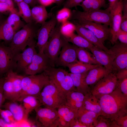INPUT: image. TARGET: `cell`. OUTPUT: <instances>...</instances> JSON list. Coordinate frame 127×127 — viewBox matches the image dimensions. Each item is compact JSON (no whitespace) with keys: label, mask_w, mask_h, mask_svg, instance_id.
<instances>
[{"label":"cell","mask_w":127,"mask_h":127,"mask_svg":"<svg viewBox=\"0 0 127 127\" xmlns=\"http://www.w3.org/2000/svg\"><path fill=\"white\" fill-rule=\"evenodd\" d=\"M98 99L101 115L115 121L119 116L127 114V96L117 88Z\"/></svg>","instance_id":"6da1fadb"},{"label":"cell","mask_w":127,"mask_h":127,"mask_svg":"<svg viewBox=\"0 0 127 127\" xmlns=\"http://www.w3.org/2000/svg\"><path fill=\"white\" fill-rule=\"evenodd\" d=\"M37 31L32 22L27 23L15 33L9 46L15 55L23 51L27 46L35 43L34 39Z\"/></svg>","instance_id":"7a4b0ae2"},{"label":"cell","mask_w":127,"mask_h":127,"mask_svg":"<svg viewBox=\"0 0 127 127\" xmlns=\"http://www.w3.org/2000/svg\"><path fill=\"white\" fill-rule=\"evenodd\" d=\"M45 107L57 108L65 105L66 95L60 91L50 81L36 97Z\"/></svg>","instance_id":"3957f363"},{"label":"cell","mask_w":127,"mask_h":127,"mask_svg":"<svg viewBox=\"0 0 127 127\" xmlns=\"http://www.w3.org/2000/svg\"><path fill=\"white\" fill-rule=\"evenodd\" d=\"M110 9L108 7L105 9H99L87 12L73 10L71 20H83L99 23L110 26L111 23Z\"/></svg>","instance_id":"277c9868"},{"label":"cell","mask_w":127,"mask_h":127,"mask_svg":"<svg viewBox=\"0 0 127 127\" xmlns=\"http://www.w3.org/2000/svg\"><path fill=\"white\" fill-rule=\"evenodd\" d=\"M51 31L44 53L49 59L52 67H54L62 46V35L60 26L56 25Z\"/></svg>","instance_id":"5b68a950"},{"label":"cell","mask_w":127,"mask_h":127,"mask_svg":"<svg viewBox=\"0 0 127 127\" xmlns=\"http://www.w3.org/2000/svg\"><path fill=\"white\" fill-rule=\"evenodd\" d=\"M117 81L115 73L110 72L92 86L90 92L99 99L114 91L116 88Z\"/></svg>","instance_id":"8992f818"},{"label":"cell","mask_w":127,"mask_h":127,"mask_svg":"<svg viewBox=\"0 0 127 127\" xmlns=\"http://www.w3.org/2000/svg\"><path fill=\"white\" fill-rule=\"evenodd\" d=\"M62 35V46L55 65L67 67L69 64L78 61L76 53L77 47L70 44Z\"/></svg>","instance_id":"52a82bcc"},{"label":"cell","mask_w":127,"mask_h":127,"mask_svg":"<svg viewBox=\"0 0 127 127\" xmlns=\"http://www.w3.org/2000/svg\"><path fill=\"white\" fill-rule=\"evenodd\" d=\"M34 110L37 118L42 127H58L59 116L56 108L40 106Z\"/></svg>","instance_id":"ba28073f"},{"label":"cell","mask_w":127,"mask_h":127,"mask_svg":"<svg viewBox=\"0 0 127 127\" xmlns=\"http://www.w3.org/2000/svg\"><path fill=\"white\" fill-rule=\"evenodd\" d=\"M123 0H119L110 10L111 17L110 28L111 36V42L113 44L117 42V33L120 29L123 15Z\"/></svg>","instance_id":"9c48e42d"},{"label":"cell","mask_w":127,"mask_h":127,"mask_svg":"<svg viewBox=\"0 0 127 127\" xmlns=\"http://www.w3.org/2000/svg\"><path fill=\"white\" fill-rule=\"evenodd\" d=\"M57 22L54 16L48 21H45L38 30L37 45L40 53H44L45 47L48 41L50 33L57 25Z\"/></svg>","instance_id":"30bf717a"},{"label":"cell","mask_w":127,"mask_h":127,"mask_svg":"<svg viewBox=\"0 0 127 127\" xmlns=\"http://www.w3.org/2000/svg\"><path fill=\"white\" fill-rule=\"evenodd\" d=\"M50 67V61L46 55L44 53L37 52L34 55L31 63L24 71L28 75H34L44 72Z\"/></svg>","instance_id":"8fae6325"},{"label":"cell","mask_w":127,"mask_h":127,"mask_svg":"<svg viewBox=\"0 0 127 127\" xmlns=\"http://www.w3.org/2000/svg\"><path fill=\"white\" fill-rule=\"evenodd\" d=\"M111 49L115 57L112 64V72L116 73L127 67V44L117 43Z\"/></svg>","instance_id":"7c38bea8"},{"label":"cell","mask_w":127,"mask_h":127,"mask_svg":"<svg viewBox=\"0 0 127 127\" xmlns=\"http://www.w3.org/2000/svg\"><path fill=\"white\" fill-rule=\"evenodd\" d=\"M73 20L90 30L103 44L111 35L110 28L107 25L85 20Z\"/></svg>","instance_id":"4fadbf2b"},{"label":"cell","mask_w":127,"mask_h":127,"mask_svg":"<svg viewBox=\"0 0 127 127\" xmlns=\"http://www.w3.org/2000/svg\"><path fill=\"white\" fill-rule=\"evenodd\" d=\"M15 56L9 46L0 44V75L16 67Z\"/></svg>","instance_id":"5bb4252c"},{"label":"cell","mask_w":127,"mask_h":127,"mask_svg":"<svg viewBox=\"0 0 127 127\" xmlns=\"http://www.w3.org/2000/svg\"><path fill=\"white\" fill-rule=\"evenodd\" d=\"M49 82L48 76L44 72L40 74L36 75L33 81L27 90L21 96L18 101H22L24 98L28 96L37 97L44 86Z\"/></svg>","instance_id":"9a60e30c"},{"label":"cell","mask_w":127,"mask_h":127,"mask_svg":"<svg viewBox=\"0 0 127 127\" xmlns=\"http://www.w3.org/2000/svg\"><path fill=\"white\" fill-rule=\"evenodd\" d=\"M97 62L110 72H112V64L115 56L112 52H108L94 46L89 49Z\"/></svg>","instance_id":"2e32d148"},{"label":"cell","mask_w":127,"mask_h":127,"mask_svg":"<svg viewBox=\"0 0 127 127\" xmlns=\"http://www.w3.org/2000/svg\"><path fill=\"white\" fill-rule=\"evenodd\" d=\"M36 47L35 43L15 55L16 67L24 71L31 63L34 55L37 53Z\"/></svg>","instance_id":"e0dca14e"},{"label":"cell","mask_w":127,"mask_h":127,"mask_svg":"<svg viewBox=\"0 0 127 127\" xmlns=\"http://www.w3.org/2000/svg\"><path fill=\"white\" fill-rule=\"evenodd\" d=\"M72 20V23L75 27V31L78 35L83 37L93 45L100 49L108 52H112L111 49H108L106 47L90 30L81 26L74 20Z\"/></svg>","instance_id":"ac0fdd59"},{"label":"cell","mask_w":127,"mask_h":127,"mask_svg":"<svg viewBox=\"0 0 127 127\" xmlns=\"http://www.w3.org/2000/svg\"><path fill=\"white\" fill-rule=\"evenodd\" d=\"M16 102L11 101L2 105L1 107L11 112L16 122L27 121L28 115L23 105L18 104Z\"/></svg>","instance_id":"d6986e66"},{"label":"cell","mask_w":127,"mask_h":127,"mask_svg":"<svg viewBox=\"0 0 127 127\" xmlns=\"http://www.w3.org/2000/svg\"><path fill=\"white\" fill-rule=\"evenodd\" d=\"M48 76L50 81L60 90L61 86L64 82L66 74L68 73L60 68L50 67L43 72Z\"/></svg>","instance_id":"ffe728a7"},{"label":"cell","mask_w":127,"mask_h":127,"mask_svg":"<svg viewBox=\"0 0 127 127\" xmlns=\"http://www.w3.org/2000/svg\"><path fill=\"white\" fill-rule=\"evenodd\" d=\"M110 72L103 66H98L88 71L85 78V82L89 86H92Z\"/></svg>","instance_id":"44dd1931"},{"label":"cell","mask_w":127,"mask_h":127,"mask_svg":"<svg viewBox=\"0 0 127 127\" xmlns=\"http://www.w3.org/2000/svg\"><path fill=\"white\" fill-rule=\"evenodd\" d=\"M88 71L81 74L69 73L76 91L84 95L90 92V87L86 83L85 81V78Z\"/></svg>","instance_id":"7402d4cb"},{"label":"cell","mask_w":127,"mask_h":127,"mask_svg":"<svg viewBox=\"0 0 127 127\" xmlns=\"http://www.w3.org/2000/svg\"><path fill=\"white\" fill-rule=\"evenodd\" d=\"M99 115L81 107L77 111L76 118L86 127H94V124Z\"/></svg>","instance_id":"603a6c76"},{"label":"cell","mask_w":127,"mask_h":127,"mask_svg":"<svg viewBox=\"0 0 127 127\" xmlns=\"http://www.w3.org/2000/svg\"><path fill=\"white\" fill-rule=\"evenodd\" d=\"M85 95L77 91L68 92L66 94L65 105L77 111L82 106Z\"/></svg>","instance_id":"cb8c5ba5"},{"label":"cell","mask_w":127,"mask_h":127,"mask_svg":"<svg viewBox=\"0 0 127 127\" xmlns=\"http://www.w3.org/2000/svg\"><path fill=\"white\" fill-rule=\"evenodd\" d=\"M85 98L81 107L85 109L101 115V109L99 99L90 92L85 95Z\"/></svg>","instance_id":"d4e9b609"},{"label":"cell","mask_w":127,"mask_h":127,"mask_svg":"<svg viewBox=\"0 0 127 127\" xmlns=\"http://www.w3.org/2000/svg\"><path fill=\"white\" fill-rule=\"evenodd\" d=\"M12 79L14 90V102L18 101L22 91V81L23 76L18 75L12 70L9 71Z\"/></svg>","instance_id":"484cf974"},{"label":"cell","mask_w":127,"mask_h":127,"mask_svg":"<svg viewBox=\"0 0 127 127\" xmlns=\"http://www.w3.org/2000/svg\"><path fill=\"white\" fill-rule=\"evenodd\" d=\"M31 12L33 20L36 23L42 24L45 21L48 16L45 6L42 5L33 7Z\"/></svg>","instance_id":"4316f807"},{"label":"cell","mask_w":127,"mask_h":127,"mask_svg":"<svg viewBox=\"0 0 127 127\" xmlns=\"http://www.w3.org/2000/svg\"><path fill=\"white\" fill-rule=\"evenodd\" d=\"M3 88L4 98L14 102L13 85L11 76L9 71L4 77Z\"/></svg>","instance_id":"83f0119b"},{"label":"cell","mask_w":127,"mask_h":127,"mask_svg":"<svg viewBox=\"0 0 127 127\" xmlns=\"http://www.w3.org/2000/svg\"><path fill=\"white\" fill-rule=\"evenodd\" d=\"M76 53L79 61L87 64L101 66L97 61L93 54H91L86 49L77 47Z\"/></svg>","instance_id":"f1b7e54d"},{"label":"cell","mask_w":127,"mask_h":127,"mask_svg":"<svg viewBox=\"0 0 127 127\" xmlns=\"http://www.w3.org/2000/svg\"><path fill=\"white\" fill-rule=\"evenodd\" d=\"M99 66L87 64L78 60L69 65L67 67L70 73L81 74L87 72L94 67Z\"/></svg>","instance_id":"f546056e"},{"label":"cell","mask_w":127,"mask_h":127,"mask_svg":"<svg viewBox=\"0 0 127 127\" xmlns=\"http://www.w3.org/2000/svg\"><path fill=\"white\" fill-rule=\"evenodd\" d=\"M59 117L70 123L76 116L77 111L66 105L57 108Z\"/></svg>","instance_id":"4dcf8cb0"},{"label":"cell","mask_w":127,"mask_h":127,"mask_svg":"<svg viewBox=\"0 0 127 127\" xmlns=\"http://www.w3.org/2000/svg\"><path fill=\"white\" fill-rule=\"evenodd\" d=\"M15 33L6 20L0 23V41L11 42Z\"/></svg>","instance_id":"1f68e13d"},{"label":"cell","mask_w":127,"mask_h":127,"mask_svg":"<svg viewBox=\"0 0 127 127\" xmlns=\"http://www.w3.org/2000/svg\"><path fill=\"white\" fill-rule=\"evenodd\" d=\"M65 38L68 42L78 47L89 50L94 46L83 37L74 33L70 37Z\"/></svg>","instance_id":"d6a6232c"},{"label":"cell","mask_w":127,"mask_h":127,"mask_svg":"<svg viewBox=\"0 0 127 127\" xmlns=\"http://www.w3.org/2000/svg\"><path fill=\"white\" fill-rule=\"evenodd\" d=\"M19 8L18 14L27 23L33 22L31 10L29 4L24 1L16 3Z\"/></svg>","instance_id":"836d02e7"},{"label":"cell","mask_w":127,"mask_h":127,"mask_svg":"<svg viewBox=\"0 0 127 127\" xmlns=\"http://www.w3.org/2000/svg\"><path fill=\"white\" fill-rule=\"evenodd\" d=\"M22 102L27 114L30 113L37 108L42 105L39 100L35 96H28L24 98Z\"/></svg>","instance_id":"e575fe53"},{"label":"cell","mask_w":127,"mask_h":127,"mask_svg":"<svg viewBox=\"0 0 127 127\" xmlns=\"http://www.w3.org/2000/svg\"><path fill=\"white\" fill-rule=\"evenodd\" d=\"M6 21L15 32L22 26V23L18 12H10L9 15Z\"/></svg>","instance_id":"d590c367"},{"label":"cell","mask_w":127,"mask_h":127,"mask_svg":"<svg viewBox=\"0 0 127 127\" xmlns=\"http://www.w3.org/2000/svg\"><path fill=\"white\" fill-rule=\"evenodd\" d=\"M93 125L94 127H117L115 121L102 115L98 116Z\"/></svg>","instance_id":"8d00e7d4"},{"label":"cell","mask_w":127,"mask_h":127,"mask_svg":"<svg viewBox=\"0 0 127 127\" xmlns=\"http://www.w3.org/2000/svg\"><path fill=\"white\" fill-rule=\"evenodd\" d=\"M60 30L61 34L65 38L71 36L75 31V27L72 23L67 21L61 23Z\"/></svg>","instance_id":"74e56055"},{"label":"cell","mask_w":127,"mask_h":127,"mask_svg":"<svg viewBox=\"0 0 127 127\" xmlns=\"http://www.w3.org/2000/svg\"><path fill=\"white\" fill-rule=\"evenodd\" d=\"M71 12L70 9L64 7L59 11L56 16L57 22L62 23L69 20Z\"/></svg>","instance_id":"f35d334b"},{"label":"cell","mask_w":127,"mask_h":127,"mask_svg":"<svg viewBox=\"0 0 127 127\" xmlns=\"http://www.w3.org/2000/svg\"><path fill=\"white\" fill-rule=\"evenodd\" d=\"M116 88L123 94L127 96V78L118 80Z\"/></svg>","instance_id":"ab89813d"},{"label":"cell","mask_w":127,"mask_h":127,"mask_svg":"<svg viewBox=\"0 0 127 127\" xmlns=\"http://www.w3.org/2000/svg\"><path fill=\"white\" fill-rule=\"evenodd\" d=\"M115 121L117 127H127V114L119 116Z\"/></svg>","instance_id":"60d3db41"},{"label":"cell","mask_w":127,"mask_h":127,"mask_svg":"<svg viewBox=\"0 0 127 127\" xmlns=\"http://www.w3.org/2000/svg\"><path fill=\"white\" fill-rule=\"evenodd\" d=\"M84 0H67L64 4V7L69 9L80 6Z\"/></svg>","instance_id":"b9f144b4"},{"label":"cell","mask_w":127,"mask_h":127,"mask_svg":"<svg viewBox=\"0 0 127 127\" xmlns=\"http://www.w3.org/2000/svg\"><path fill=\"white\" fill-rule=\"evenodd\" d=\"M95 0H84L80 6L82 8L83 11L87 12L91 9Z\"/></svg>","instance_id":"7bdbcfd3"},{"label":"cell","mask_w":127,"mask_h":127,"mask_svg":"<svg viewBox=\"0 0 127 127\" xmlns=\"http://www.w3.org/2000/svg\"><path fill=\"white\" fill-rule=\"evenodd\" d=\"M117 39L119 40L120 43L127 44V32L120 29L117 33Z\"/></svg>","instance_id":"ee69618b"},{"label":"cell","mask_w":127,"mask_h":127,"mask_svg":"<svg viewBox=\"0 0 127 127\" xmlns=\"http://www.w3.org/2000/svg\"><path fill=\"white\" fill-rule=\"evenodd\" d=\"M8 11L18 12L15 8H13L8 4L0 2V13Z\"/></svg>","instance_id":"f6af8a7d"},{"label":"cell","mask_w":127,"mask_h":127,"mask_svg":"<svg viewBox=\"0 0 127 127\" xmlns=\"http://www.w3.org/2000/svg\"><path fill=\"white\" fill-rule=\"evenodd\" d=\"M105 4V0H95L90 10L100 9Z\"/></svg>","instance_id":"bcb514c9"},{"label":"cell","mask_w":127,"mask_h":127,"mask_svg":"<svg viewBox=\"0 0 127 127\" xmlns=\"http://www.w3.org/2000/svg\"><path fill=\"white\" fill-rule=\"evenodd\" d=\"M115 74L118 80L127 78V67L119 70L115 73Z\"/></svg>","instance_id":"7dc6e473"},{"label":"cell","mask_w":127,"mask_h":127,"mask_svg":"<svg viewBox=\"0 0 127 127\" xmlns=\"http://www.w3.org/2000/svg\"><path fill=\"white\" fill-rule=\"evenodd\" d=\"M4 77L0 78V109L3 103L5 100L4 98L3 88V83Z\"/></svg>","instance_id":"c3c4849f"},{"label":"cell","mask_w":127,"mask_h":127,"mask_svg":"<svg viewBox=\"0 0 127 127\" xmlns=\"http://www.w3.org/2000/svg\"><path fill=\"white\" fill-rule=\"evenodd\" d=\"M70 127H86L77 118L73 119L70 123Z\"/></svg>","instance_id":"681fc988"},{"label":"cell","mask_w":127,"mask_h":127,"mask_svg":"<svg viewBox=\"0 0 127 127\" xmlns=\"http://www.w3.org/2000/svg\"><path fill=\"white\" fill-rule=\"evenodd\" d=\"M0 116L6 123L9 124L13 123L5 110L0 109Z\"/></svg>","instance_id":"f907efd6"},{"label":"cell","mask_w":127,"mask_h":127,"mask_svg":"<svg viewBox=\"0 0 127 127\" xmlns=\"http://www.w3.org/2000/svg\"><path fill=\"white\" fill-rule=\"evenodd\" d=\"M58 127H70V123L59 117Z\"/></svg>","instance_id":"816d5d0a"},{"label":"cell","mask_w":127,"mask_h":127,"mask_svg":"<svg viewBox=\"0 0 127 127\" xmlns=\"http://www.w3.org/2000/svg\"><path fill=\"white\" fill-rule=\"evenodd\" d=\"M41 5L44 6H49L54 3V0H38Z\"/></svg>","instance_id":"f5cc1de1"},{"label":"cell","mask_w":127,"mask_h":127,"mask_svg":"<svg viewBox=\"0 0 127 127\" xmlns=\"http://www.w3.org/2000/svg\"><path fill=\"white\" fill-rule=\"evenodd\" d=\"M12 124L6 123L0 116V127H10L12 126Z\"/></svg>","instance_id":"db71d44e"},{"label":"cell","mask_w":127,"mask_h":127,"mask_svg":"<svg viewBox=\"0 0 127 127\" xmlns=\"http://www.w3.org/2000/svg\"><path fill=\"white\" fill-rule=\"evenodd\" d=\"M0 2L6 3L13 8H15L13 3L12 0H0Z\"/></svg>","instance_id":"11a10c76"},{"label":"cell","mask_w":127,"mask_h":127,"mask_svg":"<svg viewBox=\"0 0 127 127\" xmlns=\"http://www.w3.org/2000/svg\"><path fill=\"white\" fill-rule=\"evenodd\" d=\"M119 0H108L109 3L108 7L110 9Z\"/></svg>","instance_id":"9f6ffc18"},{"label":"cell","mask_w":127,"mask_h":127,"mask_svg":"<svg viewBox=\"0 0 127 127\" xmlns=\"http://www.w3.org/2000/svg\"><path fill=\"white\" fill-rule=\"evenodd\" d=\"M23 1L28 4L33 5L36 3L35 0H23Z\"/></svg>","instance_id":"6f0895ef"},{"label":"cell","mask_w":127,"mask_h":127,"mask_svg":"<svg viewBox=\"0 0 127 127\" xmlns=\"http://www.w3.org/2000/svg\"><path fill=\"white\" fill-rule=\"evenodd\" d=\"M65 0H54V3H56L57 5H60Z\"/></svg>","instance_id":"680465c9"},{"label":"cell","mask_w":127,"mask_h":127,"mask_svg":"<svg viewBox=\"0 0 127 127\" xmlns=\"http://www.w3.org/2000/svg\"><path fill=\"white\" fill-rule=\"evenodd\" d=\"M23 1V0H16V3L20 2Z\"/></svg>","instance_id":"91938a15"},{"label":"cell","mask_w":127,"mask_h":127,"mask_svg":"<svg viewBox=\"0 0 127 127\" xmlns=\"http://www.w3.org/2000/svg\"><path fill=\"white\" fill-rule=\"evenodd\" d=\"M2 16L0 14V23L1 22H2L1 21V20H2Z\"/></svg>","instance_id":"94428289"},{"label":"cell","mask_w":127,"mask_h":127,"mask_svg":"<svg viewBox=\"0 0 127 127\" xmlns=\"http://www.w3.org/2000/svg\"><path fill=\"white\" fill-rule=\"evenodd\" d=\"M35 0L36 1V2H37V1H38V0Z\"/></svg>","instance_id":"6125c7cd"},{"label":"cell","mask_w":127,"mask_h":127,"mask_svg":"<svg viewBox=\"0 0 127 127\" xmlns=\"http://www.w3.org/2000/svg\"><path fill=\"white\" fill-rule=\"evenodd\" d=\"M14 0L16 2V0Z\"/></svg>","instance_id":"be15d7a7"}]
</instances>
